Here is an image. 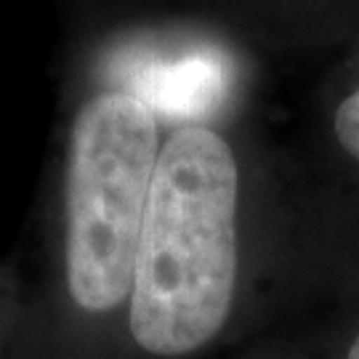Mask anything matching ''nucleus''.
<instances>
[{"label":"nucleus","mask_w":359,"mask_h":359,"mask_svg":"<svg viewBox=\"0 0 359 359\" xmlns=\"http://www.w3.org/2000/svg\"><path fill=\"white\" fill-rule=\"evenodd\" d=\"M237 160L216 130L184 126L160 147L130 283V335L154 357L208 344L237 285Z\"/></svg>","instance_id":"nucleus-1"},{"label":"nucleus","mask_w":359,"mask_h":359,"mask_svg":"<svg viewBox=\"0 0 359 359\" xmlns=\"http://www.w3.org/2000/svg\"><path fill=\"white\" fill-rule=\"evenodd\" d=\"M160 154L152 107L126 90L80 107L67 157V285L80 309L104 314L130 295L144 213Z\"/></svg>","instance_id":"nucleus-2"},{"label":"nucleus","mask_w":359,"mask_h":359,"mask_svg":"<svg viewBox=\"0 0 359 359\" xmlns=\"http://www.w3.org/2000/svg\"><path fill=\"white\" fill-rule=\"evenodd\" d=\"M163 102L179 112H203L221 90V69L213 59H187L157 80Z\"/></svg>","instance_id":"nucleus-3"},{"label":"nucleus","mask_w":359,"mask_h":359,"mask_svg":"<svg viewBox=\"0 0 359 359\" xmlns=\"http://www.w3.org/2000/svg\"><path fill=\"white\" fill-rule=\"evenodd\" d=\"M335 136L341 147L346 149L351 157L359 160V90L351 93L348 99L335 112Z\"/></svg>","instance_id":"nucleus-4"},{"label":"nucleus","mask_w":359,"mask_h":359,"mask_svg":"<svg viewBox=\"0 0 359 359\" xmlns=\"http://www.w3.org/2000/svg\"><path fill=\"white\" fill-rule=\"evenodd\" d=\"M348 359H359V338L354 341V346H351V351H348Z\"/></svg>","instance_id":"nucleus-5"}]
</instances>
